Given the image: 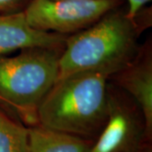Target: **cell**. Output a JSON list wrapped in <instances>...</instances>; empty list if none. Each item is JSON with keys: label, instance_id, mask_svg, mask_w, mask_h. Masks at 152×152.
Segmentation results:
<instances>
[{"label": "cell", "instance_id": "6da1fadb", "mask_svg": "<svg viewBox=\"0 0 152 152\" xmlns=\"http://www.w3.org/2000/svg\"><path fill=\"white\" fill-rule=\"evenodd\" d=\"M151 7L130 17L125 4L110 11L91 26L67 37L58 79L86 71L110 77L121 70L134 58L140 37L151 26Z\"/></svg>", "mask_w": 152, "mask_h": 152}, {"label": "cell", "instance_id": "7a4b0ae2", "mask_svg": "<svg viewBox=\"0 0 152 152\" xmlns=\"http://www.w3.org/2000/svg\"><path fill=\"white\" fill-rule=\"evenodd\" d=\"M108 81L94 71L58 79L38 107V124L94 141L107 118Z\"/></svg>", "mask_w": 152, "mask_h": 152}, {"label": "cell", "instance_id": "3957f363", "mask_svg": "<svg viewBox=\"0 0 152 152\" xmlns=\"http://www.w3.org/2000/svg\"><path fill=\"white\" fill-rule=\"evenodd\" d=\"M64 48H28L0 56V104L27 127L38 124L37 111L58 78Z\"/></svg>", "mask_w": 152, "mask_h": 152}, {"label": "cell", "instance_id": "277c9868", "mask_svg": "<svg viewBox=\"0 0 152 152\" xmlns=\"http://www.w3.org/2000/svg\"><path fill=\"white\" fill-rule=\"evenodd\" d=\"M125 4V0H33L24 14L34 29L69 37Z\"/></svg>", "mask_w": 152, "mask_h": 152}, {"label": "cell", "instance_id": "5b68a950", "mask_svg": "<svg viewBox=\"0 0 152 152\" xmlns=\"http://www.w3.org/2000/svg\"><path fill=\"white\" fill-rule=\"evenodd\" d=\"M107 98V122L90 152L134 151L145 140H149L141 109L129 95L110 81Z\"/></svg>", "mask_w": 152, "mask_h": 152}, {"label": "cell", "instance_id": "8992f818", "mask_svg": "<svg viewBox=\"0 0 152 152\" xmlns=\"http://www.w3.org/2000/svg\"><path fill=\"white\" fill-rule=\"evenodd\" d=\"M109 81L129 95L141 109L145 121L147 140H152V40L140 45L134 58Z\"/></svg>", "mask_w": 152, "mask_h": 152}, {"label": "cell", "instance_id": "52a82bcc", "mask_svg": "<svg viewBox=\"0 0 152 152\" xmlns=\"http://www.w3.org/2000/svg\"><path fill=\"white\" fill-rule=\"evenodd\" d=\"M66 38L67 36L34 29L24 13L0 15V56L28 48L64 47Z\"/></svg>", "mask_w": 152, "mask_h": 152}, {"label": "cell", "instance_id": "ba28073f", "mask_svg": "<svg viewBox=\"0 0 152 152\" xmlns=\"http://www.w3.org/2000/svg\"><path fill=\"white\" fill-rule=\"evenodd\" d=\"M93 142L37 124L28 127L26 152H90Z\"/></svg>", "mask_w": 152, "mask_h": 152}, {"label": "cell", "instance_id": "9c48e42d", "mask_svg": "<svg viewBox=\"0 0 152 152\" xmlns=\"http://www.w3.org/2000/svg\"><path fill=\"white\" fill-rule=\"evenodd\" d=\"M28 127L0 104V152H26Z\"/></svg>", "mask_w": 152, "mask_h": 152}, {"label": "cell", "instance_id": "30bf717a", "mask_svg": "<svg viewBox=\"0 0 152 152\" xmlns=\"http://www.w3.org/2000/svg\"><path fill=\"white\" fill-rule=\"evenodd\" d=\"M33 0H0V15L24 13Z\"/></svg>", "mask_w": 152, "mask_h": 152}, {"label": "cell", "instance_id": "8fae6325", "mask_svg": "<svg viewBox=\"0 0 152 152\" xmlns=\"http://www.w3.org/2000/svg\"><path fill=\"white\" fill-rule=\"evenodd\" d=\"M127 13L130 17H134L151 0H125Z\"/></svg>", "mask_w": 152, "mask_h": 152}, {"label": "cell", "instance_id": "7c38bea8", "mask_svg": "<svg viewBox=\"0 0 152 152\" xmlns=\"http://www.w3.org/2000/svg\"><path fill=\"white\" fill-rule=\"evenodd\" d=\"M133 152H152L151 141V140H145Z\"/></svg>", "mask_w": 152, "mask_h": 152}]
</instances>
